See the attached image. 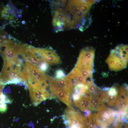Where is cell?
Segmentation results:
<instances>
[{
    "label": "cell",
    "mask_w": 128,
    "mask_h": 128,
    "mask_svg": "<svg viewBox=\"0 0 128 128\" xmlns=\"http://www.w3.org/2000/svg\"><path fill=\"white\" fill-rule=\"evenodd\" d=\"M3 87V85L0 84V105L3 104L7 103L6 96L1 92Z\"/></svg>",
    "instance_id": "16"
},
{
    "label": "cell",
    "mask_w": 128,
    "mask_h": 128,
    "mask_svg": "<svg viewBox=\"0 0 128 128\" xmlns=\"http://www.w3.org/2000/svg\"><path fill=\"white\" fill-rule=\"evenodd\" d=\"M73 96L75 105L82 111L91 110L90 96L85 93H74Z\"/></svg>",
    "instance_id": "8"
},
{
    "label": "cell",
    "mask_w": 128,
    "mask_h": 128,
    "mask_svg": "<svg viewBox=\"0 0 128 128\" xmlns=\"http://www.w3.org/2000/svg\"><path fill=\"white\" fill-rule=\"evenodd\" d=\"M116 113V111L110 109L99 111L96 115V124L101 127L109 126L114 121Z\"/></svg>",
    "instance_id": "6"
},
{
    "label": "cell",
    "mask_w": 128,
    "mask_h": 128,
    "mask_svg": "<svg viewBox=\"0 0 128 128\" xmlns=\"http://www.w3.org/2000/svg\"><path fill=\"white\" fill-rule=\"evenodd\" d=\"M55 77L57 79H61L65 77V74L62 69H58L55 72Z\"/></svg>",
    "instance_id": "18"
},
{
    "label": "cell",
    "mask_w": 128,
    "mask_h": 128,
    "mask_svg": "<svg viewBox=\"0 0 128 128\" xmlns=\"http://www.w3.org/2000/svg\"><path fill=\"white\" fill-rule=\"evenodd\" d=\"M67 128H88L87 118L72 106L68 107L62 116Z\"/></svg>",
    "instance_id": "3"
},
{
    "label": "cell",
    "mask_w": 128,
    "mask_h": 128,
    "mask_svg": "<svg viewBox=\"0 0 128 128\" xmlns=\"http://www.w3.org/2000/svg\"><path fill=\"white\" fill-rule=\"evenodd\" d=\"M49 88L53 94L68 107L72 106V101L69 96L63 90L55 85L49 83Z\"/></svg>",
    "instance_id": "10"
},
{
    "label": "cell",
    "mask_w": 128,
    "mask_h": 128,
    "mask_svg": "<svg viewBox=\"0 0 128 128\" xmlns=\"http://www.w3.org/2000/svg\"><path fill=\"white\" fill-rule=\"evenodd\" d=\"M91 4H82L80 6V10L84 14H86L89 10Z\"/></svg>",
    "instance_id": "17"
},
{
    "label": "cell",
    "mask_w": 128,
    "mask_h": 128,
    "mask_svg": "<svg viewBox=\"0 0 128 128\" xmlns=\"http://www.w3.org/2000/svg\"><path fill=\"white\" fill-rule=\"evenodd\" d=\"M96 114L95 113H91L87 116L88 120V128H96Z\"/></svg>",
    "instance_id": "14"
},
{
    "label": "cell",
    "mask_w": 128,
    "mask_h": 128,
    "mask_svg": "<svg viewBox=\"0 0 128 128\" xmlns=\"http://www.w3.org/2000/svg\"><path fill=\"white\" fill-rule=\"evenodd\" d=\"M49 81L59 87L69 95H73L74 93V86L71 80L66 76L59 79L51 77Z\"/></svg>",
    "instance_id": "7"
},
{
    "label": "cell",
    "mask_w": 128,
    "mask_h": 128,
    "mask_svg": "<svg viewBox=\"0 0 128 128\" xmlns=\"http://www.w3.org/2000/svg\"><path fill=\"white\" fill-rule=\"evenodd\" d=\"M128 91L125 86L119 87L115 105L119 110L128 111Z\"/></svg>",
    "instance_id": "9"
},
{
    "label": "cell",
    "mask_w": 128,
    "mask_h": 128,
    "mask_svg": "<svg viewBox=\"0 0 128 128\" xmlns=\"http://www.w3.org/2000/svg\"><path fill=\"white\" fill-rule=\"evenodd\" d=\"M62 25V23L58 22H57L55 25H56L58 27H60Z\"/></svg>",
    "instance_id": "19"
},
{
    "label": "cell",
    "mask_w": 128,
    "mask_h": 128,
    "mask_svg": "<svg viewBox=\"0 0 128 128\" xmlns=\"http://www.w3.org/2000/svg\"><path fill=\"white\" fill-rule=\"evenodd\" d=\"M128 46L120 44L110 51L106 62L111 71H118L126 68L128 62Z\"/></svg>",
    "instance_id": "1"
},
{
    "label": "cell",
    "mask_w": 128,
    "mask_h": 128,
    "mask_svg": "<svg viewBox=\"0 0 128 128\" xmlns=\"http://www.w3.org/2000/svg\"><path fill=\"white\" fill-rule=\"evenodd\" d=\"M21 69L19 64L11 61L4 62L0 74V83L3 85L22 81Z\"/></svg>",
    "instance_id": "2"
},
{
    "label": "cell",
    "mask_w": 128,
    "mask_h": 128,
    "mask_svg": "<svg viewBox=\"0 0 128 128\" xmlns=\"http://www.w3.org/2000/svg\"><path fill=\"white\" fill-rule=\"evenodd\" d=\"M54 17L56 19V22L57 21L62 23H65L68 19L64 14L58 11H56Z\"/></svg>",
    "instance_id": "15"
},
{
    "label": "cell",
    "mask_w": 128,
    "mask_h": 128,
    "mask_svg": "<svg viewBox=\"0 0 128 128\" xmlns=\"http://www.w3.org/2000/svg\"><path fill=\"white\" fill-rule=\"evenodd\" d=\"M0 14L1 17L5 19H11L14 18V16L11 13L9 7L7 6L3 7L1 11Z\"/></svg>",
    "instance_id": "13"
},
{
    "label": "cell",
    "mask_w": 128,
    "mask_h": 128,
    "mask_svg": "<svg viewBox=\"0 0 128 128\" xmlns=\"http://www.w3.org/2000/svg\"><path fill=\"white\" fill-rule=\"evenodd\" d=\"M90 107L91 110L95 111H100L108 109L101 98L98 97L90 96Z\"/></svg>",
    "instance_id": "11"
},
{
    "label": "cell",
    "mask_w": 128,
    "mask_h": 128,
    "mask_svg": "<svg viewBox=\"0 0 128 128\" xmlns=\"http://www.w3.org/2000/svg\"><path fill=\"white\" fill-rule=\"evenodd\" d=\"M109 88H106L102 91L100 98L102 101L106 102L109 106H113L116 103L118 96H114L109 94L107 92Z\"/></svg>",
    "instance_id": "12"
},
{
    "label": "cell",
    "mask_w": 128,
    "mask_h": 128,
    "mask_svg": "<svg viewBox=\"0 0 128 128\" xmlns=\"http://www.w3.org/2000/svg\"><path fill=\"white\" fill-rule=\"evenodd\" d=\"M31 101L34 106H37L42 101L52 98L47 88L42 86H35L28 88Z\"/></svg>",
    "instance_id": "5"
},
{
    "label": "cell",
    "mask_w": 128,
    "mask_h": 128,
    "mask_svg": "<svg viewBox=\"0 0 128 128\" xmlns=\"http://www.w3.org/2000/svg\"><path fill=\"white\" fill-rule=\"evenodd\" d=\"M79 30L81 31H83V27L82 26H81L79 27Z\"/></svg>",
    "instance_id": "20"
},
{
    "label": "cell",
    "mask_w": 128,
    "mask_h": 128,
    "mask_svg": "<svg viewBox=\"0 0 128 128\" xmlns=\"http://www.w3.org/2000/svg\"><path fill=\"white\" fill-rule=\"evenodd\" d=\"M30 48L41 60L48 64L55 65L60 64L61 60L54 51L49 49H42L30 46Z\"/></svg>",
    "instance_id": "4"
}]
</instances>
